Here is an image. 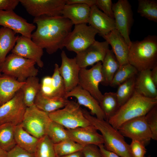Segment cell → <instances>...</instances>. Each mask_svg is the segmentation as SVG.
Here are the masks:
<instances>
[{"mask_svg": "<svg viewBox=\"0 0 157 157\" xmlns=\"http://www.w3.org/2000/svg\"><path fill=\"white\" fill-rule=\"evenodd\" d=\"M33 22L37 27L32 33L31 39L42 49H45L49 54L65 47L74 25L70 20L62 16L42 15L34 17Z\"/></svg>", "mask_w": 157, "mask_h": 157, "instance_id": "6da1fadb", "label": "cell"}, {"mask_svg": "<svg viewBox=\"0 0 157 157\" xmlns=\"http://www.w3.org/2000/svg\"><path fill=\"white\" fill-rule=\"evenodd\" d=\"M128 63L140 72L157 66V37L149 35L141 41L131 42L129 46Z\"/></svg>", "mask_w": 157, "mask_h": 157, "instance_id": "7a4b0ae2", "label": "cell"}, {"mask_svg": "<svg viewBox=\"0 0 157 157\" xmlns=\"http://www.w3.org/2000/svg\"><path fill=\"white\" fill-rule=\"evenodd\" d=\"M156 105L157 98L147 97L135 90L131 97L119 107L108 121L117 130L125 122L145 116Z\"/></svg>", "mask_w": 157, "mask_h": 157, "instance_id": "3957f363", "label": "cell"}, {"mask_svg": "<svg viewBox=\"0 0 157 157\" xmlns=\"http://www.w3.org/2000/svg\"><path fill=\"white\" fill-rule=\"evenodd\" d=\"M84 114L90 123L101 133L105 148L121 157H133L129 144L118 130L114 128L108 121L100 119L92 115L85 109Z\"/></svg>", "mask_w": 157, "mask_h": 157, "instance_id": "277c9868", "label": "cell"}, {"mask_svg": "<svg viewBox=\"0 0 157 157\" xmlns=\"http://www.w3.org/2000/svg\"><path fill=\"white\" fill-rule=\"evenodd\" d=\"M50 119L65 128L94 127L86 118L83 109L77 103L69 101L63 108L48 113Z\"/></svg>", "mask_w": 157, "mask_h": 157, "instance_id": "5b68a950", "label": "cell"}, {"mask_svg": "<svg viewBox=\"0 0 157 157\" xmlns=\"http://www.w3.org/2000/svg\"><path fill=\"white\" fill-rule=\"evenodd\" d=\"M35 64L33 60L11 53L0 65V72L24 82L28 78L38 74V70L35 67Z\"/></svg>", "mask_w": 157, "mask_h": 157, "instance_id": "8992f818", "label": "cell"}, {"mask_svg": "<svg viewBox=\"0 0 157 157\" xmlns=\"http://www.w3.org/2000/svg\"><path fill=\"white\" fill-rule=\"evenodd\" d=\"M51 121L48 113L34 105L27 108L21 124L28 132L39 139L46 135Z\"/></svg>", "mask_w": 157, "mask_h": 157, "instance_id": "52a82bcc", "label": "cell"}, {"mask_svg": "<svg viewBox=\"0 0 157 157\" xmlns=\"http://www.w3.org/2000/svg\"><path fill=\"white\" fill-rule=\"evenodd\" d=\"M98 33L97 31L86 24L75 25L66 39L65 47L68 51L77 53L92 44Z\"/></svg>", "mask_w": 157, "mask_h": 157, "instance_id": "ba28073f", "label": "cell"}, {"mask_svg": "<svg viewBox=\"0 0 157 157\" xmlns=\"http://www.w3.org/2000/svg\"><path fill=\"white\" fill-rule=\"evenodd\" d=\"M115 29L125 39L129 46L131 41L129 37L133 22L131 6L127 0H119L113 4Z\"/></svg>", "mask_w": 157, "mask_h": 157, "instance_id": "9c48e42d", "label": "cell"}, {"mask_svg": "<svg viewBox=\"0 0 157 157\" xmlns=\"http://www.w3.org/2000/svg\"><path fill=\"white\" fill-rule=\"evenodd\" d=\"M27 12L34 17L62 16L66 0H19Z\"/></svg>", "mask_w": 157, "mask_h": 157, "instance_id": "30bf717a", "label": "cell"}, {"mask_svg": "<svg viewBox=\"0 0 157 157\" xmlns=\"http://www.w3.org/2000/svg\"><path fill=\"white\" fill-rule=\"evenodd\" d=\"M27 108L21 89L11 99L0 106V124H21Z\"/></svg>", "mask_w": 157, "mask_h": 157, "instance_id": "8fae6325", "label": "cell"}, {"mask_svg": "<svg viewBox=\"0 0 157 157\" xmlns=\"http://www.w3.org/2000/svg\"><path fill=\"white\" fill-rule=\"evenodd\" d=\"M102 63L99 62L90 69L81 68L79 74L78 85L88 92L99 102L103 96L99 85L103 80Z\"/></svg>", "mask_w": 157, "mask_h": 157, "instance_id": "7c38bea8", "label": "cell"}, {"mask_svg": "<svg viewBox=\"0 0 157 157\" xmlns=\"http://www.w3.org/2000/svg\"><path fill=\"white\" fill-rule=\"evenodd\" d=\"M124 136L135 140L145 145L152 139L150 130L146 122L145 116L137 117L123 123L117 129Z\"/></svg>", "mask_w": 157, "mask_h": 157, "instance_id": "4fadbf2b", "label": "cell"}, {"mask_svg": "<svg viewBox=\"0 0 157 157\" xmlns=\"http://www.w3.org/2000/svg\"><path fill=\"white\" fill-rule=\"evenodd\" d=\"M109 49V44L106 41L95 40L86 49L76 53L74 58L80 68H86L99 62L102 63Z\"/></svg>", "mask_w": 157, "mask_h": 157, "instance_id": "5bb4252c", "label": "cell"}, {"mask_svg": "<svg viewBox=\"0 0 157 157\" xmlns=\"http://www.w3.org/2000/svg\"><path fill=\"white\" fill-rule=\"evenodd\" d=\"M0 25L12 30L16 33L30 38L32 32L36 28L35 25L28 23L13 10H0Z\"/></svg>", "mask_w": 157, "mask_h": 157, "instance_id": "9a60e30c", "label": "cell"}, {"mask_svg": "<svg viewBox=\"0 0 157 157\" xmlns=\"http://www.w3.org/2000/svg\"><path fill=\"white\" fill-rule=\"evenodd\" d=\"M12 53L33 61L40 68L44 64L42 60L43 49L35 43L31 38L18 35Z\"/></svg>", "mask_w": 157, "mask_h": 157, "instance_id": "2e32d148", "label": "cell"}, {"mask_svg": "<svg viewBox=\"0 0 157 157\" xmlns=\"http://www.w3.org/2000/svg\"><path fill=\"white\" fill-rule=\"evenodd\" d=\"M61 57V64L59 67V71L64 82L66 93L78 85L79 74L81 68L75 58H68L65 51H62Z\"/></svg>", "mask_w": 157, "mask_h": 157, "instance_id": "e0dca14e", "label": "cell"}, {"mask_svg": "<svg viewBox=\"0 0 157 157\" xmlns=\"http://www.w3.org/2000/svg\"><path fill=\"white\" fill-rule=\"evenodd\" d=\"M75 97L77 103L80 105L88 108L90 111V114L100 119L106 120L105 114L101 109L99 102L88 92L78 85L70 92L66 93L65 97Z\"/></svg>", "mask_w": 157, "mask_h": 157, "instance_id": "ac0fdd59", "label": "cell"}, {"mask_svg": "<svg viewBox=\"0 0 157 157\" xmlns=\"http://www.w3.org/2000/svg\"><path fill=\"white\" fill-rule=\"evenodd\" d=\"M66 129L69 139L84 146L90 144L98 146L104 143L101 134L94 127Z\"/></svg>", "mask_w": 157, "mask_h": 157, "instance_id": "d6986e66", "label": "cell"}, {"mask_svg": "<svg viewBox=\"0 0 157 157\" xmlns=\"http://www.w3.org/2000/svg\"><path fill=\"white\" fill-rule=\"evenodd\" d=\"M102 37L110 45L111 50L120 65L127 64L129 47L124 38L116 29Z\"/></svg>", "mask_w": 157, "mask_h": 157, "instance_id": "ffe728a7", "label": "cell"}, {"mask_svg": "<svg viewBox=\"0 0 157 157\" xmlns=\"http://www.w3.org/2000/svg\"><path fill=\"white\" fill-rule=\"evenodd\" d=\"M88 23L97 31L101 36L115 29L114 19L106 15L96 5L91 7Z\"/></svg>", "mask_w": 157, "mask_h": 157, "instance_id": "44dd1931", "label": "cell"}, {"mask_svg": "<svg viewBox=\"0 0 157 157\" xmlns=\"http://www.w3.org/2000/svg\"><path fill=\"white\" fill-rule=\"evenodd\" d=\"M91 8L81 4H66L62 12V16L70 20L73 25L87 24L90 16Z\"/></svg>", "mask_w": 157, "mask_h": 157, "instance_id": "7402d4cb", "label": "cell"}, {"mask_svg": "<svg viewBox=\"0 0 157 157\" xmlns=\"http://www.w3.org/2000/svg\"><path fill=\"white\" fill-rule=\"evenodd\" d=\"M4 74L0 76V106L11 99L25 83Z\"/></svg>", "mask_w": 157, "mask_h": 157, "instance_id": "603a6c76", "label": "cell"}, {"mask_svg": "<svg viewBox=\"0 0 157 157\" xmlns=\"http://www.w3.org/2000/svg\"><path fill=\"white\" fill-rule=\"evenodd\" d=\"M151 71L138 72L136 77L135 90L147 97L157 98V87L151 79Z\"/></svg>", "mask_w": 157, "mask_h": 157, "instance_id": "cb8c5ba5", "label": "cell"}, {"mask_svg": "<svg viewBox=\"0 0 157 157\" xmlns=\"http://www.w3.org/2000/svg\"><path fill=\"white\" fill-rule=\"evenodd\" d=\"M120 65L111 50L108 51L102 63L101 71L103 80L101 83L102 85H110Z\"/></svg>", "mask_w": 157, "mask_h": 157, "instance_id": "d4e9b609", "label": "cell"}, {"mask_svg": "<svg viewBox=\"0 0 157 157\" xmlns=\"http://www.w3.org/2000/svg\"><path fill=\"white\" fill-rule=\"evenodd\" d=\"M14 136L16 145L29 152L34 153L39 139L24 130L21 124L16 126Z\"/></svg>", "mask_w": 157, "mask_h": 157, "instance_id": "484cf974", "label": "cell"}, {"mask_svg": "<svg viewBox=\"0 0 157 157\" xmlns=\"http://www.w3.org/2000/svg\"><path fill=\"white\" fill-rule=\"evenodd\" d=\"M69 101L65 97L57 99L46 97L40 91L35 99L34 105L39 109L49 113L63 108Z\"/></svg>", "mask_w": 157, "mask_h": 157, "instance_id": "4316f807", "label": "cell"}, {"mask_svg": "<svg viewBox=\"0 0 157 157\" xmlns=\"http://www.w3.org/2000/svg\"><path fill=\"white\" fill-rule=\"evenodd\" d=\"M12 30L0 28V65L5 61L7 54L15 46L18 36Z\"/></svg>", "mask_w": 157, "mask_h": 157, "instance_id": "83f0119b", "label": "cell"}, {"mask_svg": "<svg viewBox=\"0 0 157 157\" xmlns=\"http://www.w3.org/2000/svg\"><path fill=\"white\" fill-rule=\"evenodd\" d=\"M40 83L36 76H32L28 78L21 88L24 101L27 107L34 105L35 98L40 92Z\"/></svg>", "mask_w": 157, "mask_h": 157, "instance_id": "f1b7e54d", "label": "cell"}, {"mask_svg": "<svg viewBox=\"0 0 157 157\" xmlns=\"http://www.w3.org/2000/svg\"><path fill=\"white\" fill-rule=\"evenodd\" d=\"M16 126L10 123L0 124V146L7 152L16 145L14 136Z\"/></svg>", "mask_w": 157, "mask_h": 157, "instance_id": "f546056e", "label": "cell"}, {"mask_svg": "<svg viewBox=\"0 0 157 157\" xmlns=\"http://www.w3.org/2000/svg\"><path fill=\"white\" fill-rule=\"evenodd\" d=\"M99 104L105 114L106 120L107 121L115 114L120 107L115 92H114L105 93L103 94Z\"/></svg>", "mask_w": 157, "mask_h": 157, "instance_id": "4dcf8cb0", "label": "cell"}, {"mask_svg": "<svg viewBox=\"0 0 157 157\" xmlns=\"http://www.w3.org/2000/svg\"><path fill=\"white\" fill-rule=\"evenodd\" d=\"M138 72L133 65L128 63L120 65L110 85L115 88L129 79L136 76Z\"/></svg>", "mask_w": 157, "mask_h": 157, "instance_id": "1f68e13d", "label": "cell"}, {"mask_svg": "<svg viewBox=\"0 0 157 157\" xmlns=\"http://www.w3.org/2000/svg\"><path fill=\"white\" fill-rule=\"evenodd\" d=\"M136 76L129 79L118 86L115 93L120 107L126 102L133 94L135 90Z\"/></svg>", "mask_w": 157, "mask_h": 157, "instance_id": "d6a6232c", "label": "cell"}, {"mask_svg": "<svg viewBox=\"0 0 157 157\" xmlns=\"http://www.w3.org/2000/svg\"><path fill=\"white\" fill-rule=\"evenodd\" d=\"M137 12L149 20L157 22V1L154 0H139Z\"/></svg>", "mask_w": 157, "mask_h": 157, "instance_id": "836d02e7", "label": "cell"}, {"mask_svg": "<svg viewBox=\"0 0 157 157\" xmlns=\"http://www.w3.org/2000/svg\"><path fill=\"white\" fill-rule=\"evenodd\" d=\"M57 157H60L82 151L84 146L69 138L54 144Z\"/></svg>", "mask_w": 157, "mask_h": 157, "instance_id": "e575fe53", "label": "cell"}, {"mask_svg": "<svg viewBox=\"0 0 157 157\" xmlns=\"http://www.w3.org/2000/svg\"><path fill=\"white\" fill-rule=\"evenodd\" d=\"M46 135L54 144L69 138L66 129L51 120L48 126Z\"/></svg>", "mask_w": 157, "mask_h": 157, "instance_id": "d590c367", "label": "cell"}, {"mask_svg": "<svg viewBox=\"0 0 157 157\" xmlns=\"http://www.w3.org/2000/svg\"><path fill=\"white\" fill-rule=\"evenodd\" d=\"M34 154L35 157H57L54 144L46 135L39 139Z\"/></svg>", "mask_w": 157, "mask_h": 157, "instance_id": "8d00e7d4", "label": "cell"}, {"mask_svg": "<svg viewBox=\"0 0 157 157\" xmlns=\"http://www.w3.org/2000/svg\"><path fill=\"white\" fill-rule=\"evenodd\" d=\"M59 67L58 65L55 63L54 72L51 76L52 99H60L65 97L66 93L64 82L60 74Z\"/></svg>", "mask_w": 157, "mask_h": 157, "instance_id": "74e56055", "label": "cell"}, {"mask_svg": "<svg viewBox=\"0 0 157 157\" xmlns=\"http://www.w3.org/2000/svg\"><path fill=\"white\" fill-rule=\"evenodd\" d=\"M147 123L152 134V139L157 140V105L152 108L145 115Z\"/></svg>", "mask_w": 157, "mask_h": 157, "instance_id": "f35d334b", "label": "cell"}, {"mask_svg": "<svg viewBox=\"0 0 157 157\" xmlns=\"http://www.w3.org/2000/svg\"><path fill=\"white\" fill-rule=\"evenodd\" d=\"M133 157H144L147 152L145 145L142 142L135 140H132L129 144Z\"/></svg>", "mask_w": 157, "mask_h": 157, "instance_id": "ab89813d", "label": "cell"}, {"mask_svg": "<svg viewBox=\"0 0 157 157\" xmlns=\"http://www.w3.org/2000/svg\"><path fill=\"white\" fill-rule=\"evenodd\" d=\"M111 0H96V6L106 15L114 19Z\"/></svg>", "mask_w": 157, "mask_h": 157, "instance_id": "60d3db41", "label": "cell"}, {"mask_svg": "<svg viewBox=\"0 0 157 157\" xmlns=\"http://www.w3.org/2000/svg\"><path fill=\"white\" fill-rule=\"evenodd\" d=\"M6 157H35L34 153L29 152L16 145L7 152Z\"/></svg>", "mask_w": 157, "mask_h": 157, "instance_id": "b9f144b4", "label": "cell"}, {"mask_svg": "<svg viewBox=\"0 0 157 157\" xmlns=\"http://www.w3.org/2000/svg\"><path fill=\"white\" fill-rule=\"evenodd\" d=\"M82 151L83 157H102L99 147L95 145L84 146Z\"/></svg>", "mask_w": 157, "mask_h": 157, "instance_id": "7bdbcfd3", "label": "cell"}, {"mask_svg": "<svg viewBox=\"0 0 157 157\" xmlns=\"http://www.w3.org/2000/svg\"><path fill=\"white\" fill-rule=\"evenodd\" d=\"M19 3V0H0V10H13Z\"/></svg>", "mask_w": 157, "mask_h": 157, "instance_id": "ee69618b", "label": "cell"}, {"mask_svg": "<svg viewBox=\"0 0 157 157\" xmlns=\"http://www.w3.org/2000/svg\"><path fill=\"white\" fill-rule=\"evenodd\" d=\"M96 0H66V4H81L87 5L90 8L96 5Z\"/></svg>", "mask_w": 157, "mask_h": 157, "instance_id": "f6af8a7d", "label": "cell"}, {"mask_svg": "<svg viewBox=\"0 0 157 157\" xmlns=\"http://www.w3.org/2000/svg\"><path fill=\"white\" fill-rule=\"evenodd\" d=\"M102 157H119L116 154L106 149L103 144L98 146Z\"/></svg>", "mask_w": 157, "mask_h": 157, "instance_id": "bcb514c9", "label": "cell"}, {"mask_svg": "<svg viewBox=\"0 0 157 157\" xmlns=\"http://www.w3.org/2000/svg\"><path fill=\"white\" fill-rule=\"evenodd\" d=\"M151 76L153 82L157 87V66L151 70Z\"/></svg>", "mask_w": 157, "mask_h": 157, "instance_id": "7dc6e473", "label": "cell"}, {"mask_svg": "<svg viewBox=\"0 0 157 157\" xmlns=\"http://www.w3.org/2000/svg\"><path fill=\"white\" fill-rule=\"evenodd\" d=\"M58 157H83V155L82 150Z\"/></svg>", "mask_w": 157, "mask_h": 157, "instance_id": "c3c4849f", "label": "cell"}, {"mask_svg": "<svg viewBox=\"0 0 157 157\" xmlns=\"http://www.w3.org/2000/svg\"><path fill=\"white\" fill-rule=\"evenodd\" d=\"M7 152L0 146V157H6Z\"/></svg>", "mask_w": 157, "mask_h": 157, "instance_id": "681fc988", "label": "cell"}, {"mask_svg": "<svg viewBox=\"0 0 157 157\" xmlns=\"http://www.w3.org/2000/svg\"><path fill=\"white\" fill-rule=\"evenodd\" d=\"M150 156H145L144 157H150Z\"/></svg>", "mask_w": 157, "mask_h": 157, "instance_id": "f907efd6", "label": "cell"}, {"mask_svg": "<svg viewBox=\"0 0 157 157\" xmlns=\"http://www.w3.org/2000/svg\"><path fill=\"white\" fill-rule=\"evenodd\" d=\"M2 74H1V72H0V76Z\"/></svg>", "mask_w": 157, "mask_h": 157, "instance_id": "816d5d0a", "label": "cell"}]
</instances>
